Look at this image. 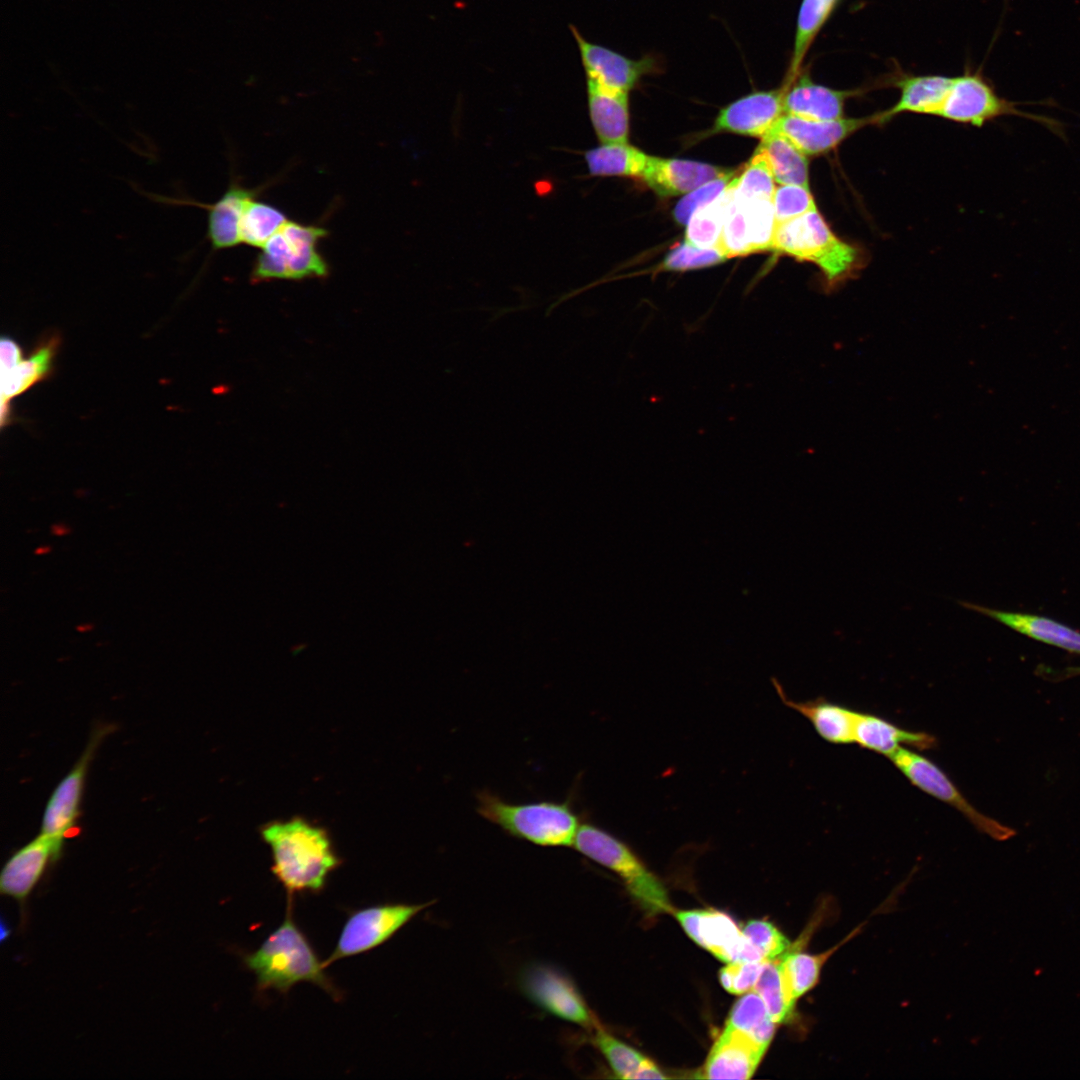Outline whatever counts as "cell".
Wrapping results in <instances>:
<instances>
[{
	"instance_id": "obj_1",
	"label": "cell",
	"mask_w": 1080,
	"mask_h": 1080,
	"mask_svg": "<svg viewBox=\"0 0 1080 1080\" xmlns=\"http://www.w3.org/2000/svg\"><path fill=\"white\" fill-rule=\"evenodd\" d=\"M260 834L271 850L272 873L290 897L319 893L341 865L327 830L303 817L270 821Z\"/></svg>"
},
{
	"instance_id": "obj_2",
	"label": "cell",
	"mask_w": 1080,
	"mask_h": 1080,
	"mask_svg": "<svg viewBox=\"0 0 1080 1080\" xmlns=\"http://www.w3.org/2000/svg\"><path fill=\"white\" fill-rule=\"evenodd\" d=\"M243 963L256 977L258 991L276 990L287 993L300 982H310L334 1000L342 998L341 991L325 972L321 961L306 935L292 917L291 897L282 924Z\"/></svg>"
},
{
	"instance_id": "obj_3",
	"label": "cell",
	"mask_w": 1080,
	"mask_h": 1080,
	"mask_svg": "<svg viewBox=\"0 0 1080 1080\" xmlns=\"http://www.w3.org/2000/svg\"><path fill=\"white\" fill-rule=\"evenodd\" d=\"M477 811L512 837L543 847H572L581 824L571 798L510 803L482 790L476 794Z\"/></svg>"
},
{
	"instance_id": "obj_4",
	"label": "cell",
	"mask_w": 1080,
	"mask_h": 1080,
	"mask_svg": "<svg viewBox=\"0 0 1080 1080\" xmlns=\"http://www.w3.org/2000/svg\"><path fill=\"white\" fill-rule=\"evenodd\" d=\"M772 250L818 266L829 290L861 265L859 250L837 237L817 209L777 224Z\"/></svg>"
},
{
	"instance_id": "obj_5",
	"label": "cell",
	"mask_w": 1080,
	"mask_h": 1080,
	"mask_svg": "<svg viewBox=\"0 0 1080 1080\" xmlns=\"http://www.w3.org/2000/svg\"><path fill=\"white\" fill-rule=\"evenodd\" d=\"M328 230L318 224L288 220L260 249L252 266L254 283L325 279L329 264L319 249Z\"/></svg>"
},
{
	"instance_id": "obj_6",
	"label": "cell",
	"mask_w": 1080,
	"mask_h": 1080,
	"mask_svg": "<svg viewBox=\"0 0 1080 1080\" xmlns=\"http://www.w3.org/2000/svg\"><path fill=\"white\" fill-rule=\"evenodd\" d=\"M572 847L616 873L632 896L649 913L671 911L663 883L622 840L593 823H581Z\"/></svg>"
},
{
	"instance_id": "obj_7",
	"label": "cell",
	"mask_w": 1080,
	"mask_h": 1080,
	"mask_svg": "<svg viewBox=\"0 0 1080 1080\" xmlns=\"http://www.w3.org/2000/svg\"><path fill=\"white\" fill-rule=\"evenodd\" d=\"M1032 102L1011 101L998 94L981 71H966L953 77L952 85L936 116L976 127L1001 117L1016 116L1037 122L1059 137H1065L1063 124L1053 118L1021 109Z\"/></svg>"
},
{
	"instance_id": "obj_8",
	"label": "cell",
	"mask_w": 1080,
	"mask_h": 1080,
	"mask_svg": "<svg viewBox=\"0 0 1080 1080\" xmlns=\"http://www.w3.org/2000/svg\"><path fill=\"white\" fill-rule=\"evenodd\" d=\"M430 903H385L351 911L335 949L324 960L327 968L343 958L368 952L388 941Z\"/></svg>"
},
{
	"instance_id": "obj_9",
	"label": "cell",
	"mask_w": 1080,
	"mask_h": 1080,
	"mask_svg": "<svg viewBox=\"0 0 1080 1080\" xmlns=\"http://www.w3.org/2000/svg\"><path fill=\"white\" fill-rule=\"evenodd\" d=\"M912 785L961 812L980 832L1005 840L1015 831L979 812L942 769L924 755L900 747L888 757Z\"/></svg>"
},
{
	"instance_id": "obj_10",
	"label": "cell",
	"mask_w": 1080,
	"mask_h": 1080,
	"mask_svg": "<svg viewBox=\"0 0 1080 1080\" xmlns=\"http://www.w3.org/2000/svg\"><path fill=\"white\" fill-rule=\"evenodd\" d=\"M113 729L112 725H101L93 729L81 757L58 783L47 801L40 833L53 842L59 855H62L65 838L70 836L80 816V804L89 764L103 739Z\"/></svg>"
},
{
	"instance_id": "obj_11",
	"label": "cell",
	"mask_w": 1080,
	"mask_h": 1080,
	"mask_svg": "<svg viewBox=\"0 0 1080 1080\" xmlns=\"http://www.w3.org/2000/svg\"><path fill=\"white\" fill-rule=\"evenodd\" d=\"M569 28L578 46L586 79L629 93L643 77L663 70V61L659 56L647 54L639 59H631L601 44L588 41L577 27L569 25Z\"/></svg>"
},
{
	"instance_id": "obj_12",
	"label": "cell",
	"mask_w": 1080,
	"mask_h": 1080,
	"mask_svg": "<svg viewBox=\"0 0 1080 1080\" xmlns=\"http://www.w3.org/2000/svg\"><path fill=\"white\" fill-rule=\"evenodd\" d=\"M527 997L551 1015L583 1027H595V1020L575 984L568 976L546 965L527 968L521 976Z\"/></svg>"
},
{
	"instance_id": "obj_13",
	"label": "cell",
	"mask_w": 1080,
	"mask_h": 1080,
	"mask_svg": "<svg viewBox=\"0 0 1080 1080\" xmlns=\"http://www.w3.org/2000/svg\"><path fill=\"white\" fill-rule=\"evenodd\" d=\"M676 918L691 939L720 960L766 961L733 919L723 912L679 911Z\"/></svg>"
},
{
	"instance_id": "obj_14",
	"label": "cell",
	"mask_w": 1080,
	"mask_h": 1080,
	"mask_svg": "<svg viewBox=\"0 0 1080 1080\" xmlns=\"http://www.w3.org/2000/svg\"><path fill=\"white\" fill-rule=\"evenodd\" d=\"M260 192V188H248L233 179L222 195L216 201L208 204L191 199L172 198L156 194H150L148 197L159 203L196 206L206 210V238L213 251H220L240 244L239 226L243 210L247 202L257 197Z\"/></svg>"
},
{
	"instance_id": "obj_15",
	"label": "cell",
	"mask_w": 1080,
	"mask_h": 1080,
	"mask_svg": "<svg viewBox=\"0 0 1080 1080\" xmlns=\"http://www.w3.org/2000/svg\"><path fill=\"white\" fill-rule=\"evenodd\" d=\"M785 87L749 93L722 108L713 131L763 138L784 111Z\"/></svg>"
},
{
	"instance_id": "obj_16",
	"label": "cell",
	"mask_w": 1080,
	"mask_h": 1080,
	"mask_svg": "<svg viewBox=\"0 0 1080 1080\" xmlns=\"http://www.w3.org/2000/svg\"><path fill=\"white\" fill-rule=\"evenodd\" d=\"M876 123V115L863 118L817 120L784 113L773 131L787 137L806 155L825 154L860 128Z\"/></svg>"
},
{
	"instance_id": "obj_17",
	"label": "cell",
	"mask_w": 1080,
	"mask_h": 1080,
	"mask_svg": "<svg viewBox=\"0 0 1080 1080\" xmlns=\"http://www.w3.org/2000/svg\"><path fill=\"white\" fill-rule=\"evenodd\" d=\"M767 1047L747 1034L724 1028L711 1048L698 1075L705 1079H749L760 1063Z\"/></svg>"
},
{
	"instance_id": "obj_18",
	"label": "cell",
	"mask_w": 1080,
	"mask_h": 1080,
	"mask_svg": "<svg viewBox=\"0 0 1080 1080\" xmlns=\"http://www.w3.org/2000/svg\"><path fill=\"white\" fill-rule=\"evenodd\" d=\"M61 855L53 842L42 833L18 849L5 863L0 875V891L22 905L40 877L48 861H57Z\"/></svg>"
},
{
	"instance_id": "obj_19",
	"label": "cell",
	"mask_w": 1080,
	"mask_h": 1080,
	"mask_svg": "<svg viewBox=\"0 0 1080 1080\" xmlns=\"http://www.w3.org/2000/svg\"><path fill=\"white\" fill-rule=\"evenodd\" d=\"M782 85L785 87V113L817 120L844 117L847 99L858 94L857 90H837L816 83L803 68L792 82Z\"/></svg>"
},
{
	"instance_id": "obj_20",
	"label": "cell",
	"mask_w": 1080,
	"mask_h": 1080,
	"mask_svg": "<svg viewBox=\"0 0 1080 1080\" xmlns=\"http://www.w3.org/2000/svg\"><path fill=\"white\" fill-rule=\"evenodd\" d=\"M965 609L987 616L1034 640L1080 654V631L1051 618L1021 612L1002 611L968 601H958Z\"/></svg>"
},
{
	"instance_id": "obj_21",
	"label": "cell",
	"mask_w": 1080,
	"mask_h": 1080,
	"mask_svg": "<svg viewBox=\"0 0 1080 1080\" xmlns=\"http://www.w3.org/2000/svg\"><path fill=\"white\" fill-rule=\"evenodd\" d=\"M729 171V169L691 160L652 156L641 180L659 195L676 196L688 194Z\"/></svg>"
},
{
	"instance_id": "obj_22",
	"label": "cell",
	"mask_w": 1080,
	"mask_h": 1080,
	"mask_svg": "<svg viewBox=\"0 0 1080 1080\" xmlns=\"http://www.w3.org/2000/svg\"><path fill=\"white\" fill-rule=\"evenodd\" d=\"M590 120L601 144L627 143L629 93L586 79Z\"/></svg>"
},
{
	"instance_id": "obj_23",
	"label": "cell",
	"mask_w": 1080,
	"mask_h": 1080,
	"mask_svg": "<svg viewBox=\"0 0 1080 1080\" xmlns=\"http://www.w3.org/2000/svg\"><path fill=\"white\" fill-rule=\"evenodd\" d=\"M854 743L860 747L889 757L897 749L907 745L916 750H929L936 746L934 735L923 731H910L889 720L866 712H857Z\"/></svg>"
},
{
	"instance_id": "obj_24",
	"label": "cell",
	"mask_w": 1080,
	"mask_h": 1080,
	"mask_svg": "<svg viewBox=\"0 0 1080 1080\" xmlns=\"http://www.w3.org/2000/svg\"><path fill=\"white\" fill-rule=\"evenodd\" d=\"M774 687L782 702L807 718L824 740L833 744L854 743L858 711L822 697L809 701L791 700L777 681H774Z\"/></svg>"
},
{
	"instance_id": "obj_25",
	"label": "cell",
	"mask_w": 1080,
	"mask_h": 1080,
	"mask_svg": "<svg viewBox=\"0 0 1080 1080\" xmlns=\"http://www.w3.org/2000/svg\"><path fill=\"white\" fill-rule=\"evenodd\" d=\"M952 82L953 77L941 75H910L895 80L900 97L895 105L876 115V123L886 122L906 112L935 115Z\"/></svg>"
},
{
	"instance_id": "obj_26",
	"label": "cell",
	"mask_w": 1080,
	"mask_h": 1080,
	"mask_svg": "<svg viewBox=\"0 0 1080 1080\" xmlns=\"http://www.w3.org/2000/svg\"><path fill=\"white\" fill-rule=\"evenodd\" d=\"M855 933H857V930L844 939L843 942L819 954H809L800 950L795 951L791 947L779 958L780 977L790 1006L794 1008L796 1000L817 984L821 969L826 961L843 943L849 941Z\"/></svg>"
},
{
	"instance_id": "obj_27",
	"label": "cell",
	"mask_w": 1080,
	"mask_h": 1080,
	"mask_svg": "<svg viewBox=\"0 0 1080 1080\" xmlns=\"http://www.w3.org/2000/svg\"><path fill=\"white\" fill-rule=\"evenodd\" d=\"M651 157L628 142L601 144L584 154L587 169L593 176L638 179H642Z\"/></svg>"
},
{
	"instance_id": "obj_28",
	"label": "cell",
	"mask_w": 1080,
	"mask_h": 1080,
	"mask_svg": "<svg viewBox=\"0 0 1080 1080\" xmlns=\"http://www.w3.org/2000/svg\"><path fill=\"white\" fill-rule=\"evenodd\" d=\"M57 342L51 339L39 347L28 359H21L13 367L1 370V424L9 417V401L26 391L47 375L55 354Z\"/></svg>"
},
{
	"instance_id": "obj_29",
	"label": "cell",
	"mask_w": 1080,
	"mask_h": 1080,
	"mask_svg": "<svg viewBox=\"0 0 1080 1080\" xmlns=\"http://www.w3.org/2000/svg\"><path fill=\"white\" fill-rule=\"evenodd\" d=\"M840 1L802 0L797 17L793 51L784 84L788 85L800 73L807 52Z\"/></svg>"
},
{
	"instance_id": "obj_30",
	"label": "cell",
	"mask_w": 1080,
	"mask_h": 1080,
	"mask_svg": "<svg viewBox=\"0 0 1080 1080\" xmlns=\"http://www.w3.org/2000/svg\"><path fill=\"white\" fill-rule=\"evenodd\" d=\"M762 148L770 162L775 181L780 185H800L809 188L807 155L787 137L771 130L761 139Z\"/></svg>"
},
{
	"instance_id": "obj_31",
	"label": "cell",
	"mask_w": 1080,
	"mask_h": 1080,
	"mask_svg": "<svg viewBox=\"0 0 1080 1080\" xmlns=\"http://www.w3.org/2000/svg\"><path fill=\"white\" fill-rule=\"evenodd\" d=\"M726 1028L741 1031L768 1048L776 1028L767 1007L756 991H749L732 1007Z\"/></svg>"
},
{
	"instance_id": "obj_32",
	"label": "cell",
	"mask_w": 1080,
	"mask_h": 1080,
	"mask_svg": "<svg viewBox=\"0 0 1080 1080\" xmlns=\"http://www.w3.org/2000/svg\"><path fill=\"white\" fill-rule=\"evenodd\" d=\"M288 220L279 207L254 197L247 202L241 216L240 244L261 249Z\"/></svg>"
},
{
	"instance_id": "obj_33",
	"label": "cell",
	"mask_w": 1080,
	"mask_h": 1080,
	"mask_svg": "<svg viewBox=\"0 0 1080 1080\" xmlns=\"http://www.w3.org/2000/svg\"><path fill=\"white\" fill-rule=\"evenodd\" d=\"M733 198L729 184L713 202L697 210L686 224L685 241L702 248L717 246Z\"/></svg>"
},
{
	"instance_id": "obj_34",
	"label": "cell",
	"mask_w": 1080,
	"mask_h": 1080,
	"mask_svg": "<svg viewBox=\"0 0 1080 1080\" xmlns=\"http://www.w3.org/2000/svg\"><path fill=\"white\" fill-rule=\"evenodd\" d=\"M775 178L765 151L758 147L742 171H738L730 185L737 201L754 198L772 199Z\"/></svg>"
},
{
	"instance_id": "obj_35",
	"label": "cell",
	"mask_w": 1080,
	"mask_h": 1080,
	"mask_svg": "<svg viewBox=\"0 0 1080 1080\" xmlns=\"http://www.w3.org/2000/svg\"><path fill=\"white\" fill-rule=\"evenodd\" d=\"M735 201L740 204L743 211L745 230L752 253L772 250L777 226L772 199L754 198Z\"/></svg>"
},
{
	"instance_id": "obj_36",
	"label": "cell",
	"mask_w": 1080,
	"mask_h": 1080,
	"mask_svg": "<svg viewBox=\"0 0 1080 1080\" xmlns=\"http://www.w3.org/2000/svg\"><path fill=\"white\" fill-rule=\"evenodd\" d=\"M594 1044L618 1078L633 1079L647 1059L640 1052L596 1026Z\"/></svg>"
},
{
	"instance_id": "obj_37",
	"label": "cell",
	"mask_w": 1080,
	"mask_h": 1080,
	"mask_svg": "<svg viewBox=\"0 0 1080 1080\" xmlns=\"http://www.w3.org/2000/svg\"><path fill=\"white\" fill-rule=\"evenodd\" d=\"M763 999L772 1020L778 1024L792 1015L793 1007L788 1003L782 985L779 958L767 961L754 987Z\"/></svg>"
},
{
	"instance_id": "obj_38",
	"label": "cell",
	"mask_w": 1080,
	"mask_h": 1080,
	"mask_svg": "<svg viewBox=\"0 0 1080 1080\" xmlns=\"http://www.w3.org/2000/svg\"><path fill=\"white\" fill-rule=\"evenodd\" d=\"M725 260L727 257L718 246L702 248L684 241L667 254L657 270L683 272L710 267Z\"/></svg>"
},
{
	"instance_id": "obj_39",
	"label": "cell",
	"mask_w": 1080,
	"mask_h": 1080,
	"mask_svg": "<svg viewBox=\"0 0 1080 1080\" xmlns=\"http://www.w3.org/2000/svg\"><path fill=\"white\" fill-rule=\"evenodd\" d=\"M742 933L766 961L780 958L792 945L779 929L764 920L747 922Z\"/></svg>"
},
{
	"instance_id": "obj_40",
	"label": "cell",
	"mask_w": 1080,
	"mask_h": 1080,
	"mask_svg": "<svg viewBox=\"0 0 1080 1080\" xmlns=\"http://www.w3.org/2000/svg\"><path fill=\"white\" fill-rule=\"evenodd\" d=\"M738 171L728 173L699 186L677 203L673 215L680 224H687L691 216L700 208L713 202L729 186Z\"/></svg>"
},
{
	"instance_id": "obj_41",
	"label": "cell",
	"mask_w": 1080,
	"mask_h": 1080,
	"mask_svg": "<svg viewBox=\"0 0 1080 1080\" xmlns=\"http://www.w3.org/2000/svg\"><path fill=\"white\" fill-rule=\"evenodd\" d=\"M772 203L777 224L817 209L809 188L800 185L777 186Z\"/></svg>"
},
{
	"instance_id": "obj_42",
	"label": "cell",
	"mask_w": 1080,
	"mask_h": 1080,
	"mask_svg": "<svg viewBox=\"0 0 1080 1080\" xmlns=\"http://www.w3.org/2000/svg\"><path fill=\"white\" fill-rule=\"evenodd\" d=\"M767 961H734L719 972L721 985L730 993L743 994L754 990Z\"/></svg>"
},
{
	"instance_id": "obj_43",
	"label": "cell",
	"mask_w": 1080,
	"mask_h": 1080,
	"mask_svg": "<svg viewBox=\"0 0 1080 1080\" xmlns=\"http://www.w3.org/2000/svg\"><path fill=\"white\" fill-rule=\"evenodd\" d=\"M1 370L13 367L22 359V352L18 344L10 338L3 337L0 343Z\"/></svg>"
},
{
	"instance_id": "obj_44",
	"label": "cell",
	"mask_w": 1080,
	"mask_h": 1080,
	"mask_svg": "<svg viewBox=\"0 0 1080 1080\" xmlns=\"http://www.w3.org/2000/svg\"><path fill=\"white\" fill-rule=\"evenodd\" d=\"M666 1076L650 1059H646L633 1079H664Z\"/></svg>"
},
{
	"instance_id": "obj_45",
	"label": "cell",
	"mask_w": 1080,
	"mask_h": 1080,
	"mask_svg": "<svg viewBox=\"0 0 1080 1080\" xmlns=\"http://www.w3.org/2000/svg\"><path fill=\"white\" fill-rule=\"evenodd\" d=\"M50 532L57 537L67 536L72 532L71 526L64 522H55L50 526Z\"/></svg>"
},
{
	"instance_id": "obj_46",
	"label": "cell",
	"mask_w": 1080,
	"mask_h": 1080,
	"mask_svg": "<svg viewBox=\"0 0 1080 1080\" xmlns=\"http://www.w3.org/2000/svg\"><path fill=\"white\" fill-rule=\"evenodd\" d=\"M95 628V625L91 622L80 623L76 626V631L79 633L91 632Z\"/></svg>"
},
{
	"instance_id": "obj_47",
	"label": "cell",
	"mask_w": 1080,
	"mask_h": 1080,
	"mask_svg": "<svg viewBox=\"0 0 1080 1080\" xmlns=\"http://www.w3.org/2000/svg\"><path fill=\"white\" fill-rule=\"evenodd\" d=\"M51 552H52V547L50 545L45 544V545H39L38 547H36L33 553L35 555H37V556H43V555H47V554H49Z\"/></svg>"
}]
</instances>
